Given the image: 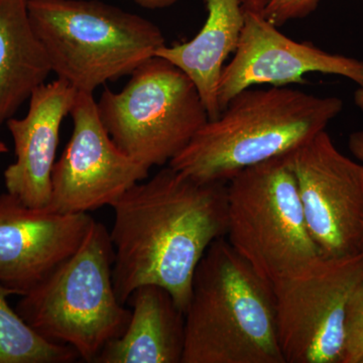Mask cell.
Listing matches in <instances>:
<instances>
[{
	"instance_id": "cell-1",
	"label": "cell",
	"mask_w": 363,
	"mask_h": 363,
	"mask_svg": "<svg viewBox=\"0 0 363 363\" xmlns=\"http://www.w3.org/2000/svg\"><path fill=\"white\" fill-rule=\"evenodd\" d=\"M112 281L128 304L143 285L168 290L186 313L196 269L227 233V184L203 183L171 166L138 182L113 204Z\"/></svg>"
},
{
	"instance_id": "cell-2",
	"label": "cell",
	"mask_w": 363,
	"mask_h": 363,
	"mask_svg": "<svg viewBox=\"0 0 363 363\" xmlns=\"http://www.w3.org/2000/svg\"><path fill=\"white\" fill-rule=\"evenodd\" d=\"M343 101L289 87L248 88L230 100L169 166L203 183H228L243 169L285 156L339 116Z\"/></svg>"
},
{
	"instance_id": "cell-3",
	"label": "cell",
	"mask_w": 363,
	"mask_h": 363,
	"mask_svg": "<svg viewBox=\"0 0 363 363\" xmlns=\"http://www.w3.org/2000/svg\"><path fill=\"white\" fill-rule=\"evenodd\" d=\"M185 333L182 363H285L272 283L225 238L196 269Z\"/></svg>"
},
{
	"instance_id": "cell-4",
	"label": "cell",
	"mask_w": 363,
	"mask_h": 363,
	"mask_svg": "<svg viewBox=\"0 0 363 363\" xmlns=\"http://www.w3.org/2000/svg\"><path fill=\"white\" fill-rule=\"evenodd\" d=\"M52 70L78 92L130 75L166 45L159 26L98 0H28Z\"/></svg>"
},
{
	"instance_id": "cell-5",
	"label": "cell",
	"mask_w": 363,
	"mask_h": 363,
	"mask_svg": "<svg viewBox=\"0 0 363 363\" xmlns=\"http://www.w3.org/2000/svg\"><path fill=\"white\" fill-rule=\"evenodd\" d=\"M111 234L93 221L76 252L33 290L16 311L42 337L95 362L107 343L128 328L131 310L119 302L113 281Z\"/></svg>"
},
{
	"instance_id": "cell-6",
	"label": "cell",
	"mask_w": 363,
	"mask_h": 363,
	"mask_svg": "<svg viewBox=\"0 0 363 363\" xmlns=\"http://www.w3.org/2000/svg\"><path fill=\"white\" fill-rule=\"evenodd\" d=\"M225 238L272 283L321 259L286 155L243 169L227 183Z\"/></svg>"
},
{
	"instance_id": "cell-7",
	"label": "cell",
	"mask_w": 363,
	"mask_h": 363,
	"mask_svg": "<svg viewBox=\"0 0 363 363\" xmlns=\"http://www.w3.org/2000/svg\"><path fill=\"white\" fill-rule=\"evenodd\" d=\"M97 107L117 147L147 169L169 164L209 121L194 83L159 56L138 67L123 90L105 89Z\"/></svg>"
},
{
	"instance_id": "cell-8",
	"label": "cell",
	"mask_w": 363,
	"mask_h": 363,
	"mask_svg": "<svg viewBox=\"0 0 363 363\" xmlns=\"http://www.w3.org/2000/svg\"><path fill=\"white\" fill-rule=\"evenodd\" d=\"M362 279L359 252L322 257L307 271L272 283L285 363L342 362L346 309Z\"/></svg>"
},
{
	"instance_id": "cell-9",
	"label": "cell",
	"mask_w": 363,
	"mask_h": 363,
	"mask_svg": "<svg viewBox=\"0 0 363 363\" xmlns=\"http://www.w3.org/2000/svg\"><path fill=\"white\" fill-rule=\"evenodd\" d=\"M309 233L322 257L362 252L363 164L339 152L326 130L286 154Z\"/></svg>"
},
{
	"instance_id": "cell-10",
	"label": "cell",
	"mask_w": 363,
	"mask_h": 363,
	"mask_svg": "<svg viewBox=\"0 0 363 363\" xmlns=\"http://www.w3.org/2000/svg\"><path fill=\"white\" fill-rule=\"evenodd\" d=\"M70 116L73 131L52 169L48 209L78 214L111 207L128 189L149 178L150 169L112 140L92 93L77 92Z\"/></svg>"
},
{
	"instance_id": "cell-11",
	"label": "cell",
	"mask_w": 363,
	"mask_h": 363,
	"mask_svg": "<svg viewBox=\"0 0 363 363\" xmlns=\"http://www.w3.org/2000/svg\"><path fill=\"white\" fill-rule=\"evenodd\" d=\"M311 73L342 76L363 86V61L290 39L262 13L245 11L240 45L219 81L221 111L241 91L257 85L305 84V76Z\"/></svg>"
},
{
	"instance_id": "cell-12",
	"label": "cell",
	"mask_w": 363,
	"mask_h": 363,
	"mask_svg": "<svg viewBox=\"0 0 363 363\" xmlns=\"http://www.w3.org/2000/svg\"><path fill=\"white\" fill-rule=\"evenodd\" d=\"M93 221L0 194V286L13 295L30 292L76 252Z\"/></svg>"
},
{
	"instance_id": "cell-13",
	"label": "cell",
	"mask_w": 363,
	"mask_h": 363,
	"mask_svg": "<svg viewBox=\"0 0 363 363\" xmlns=\"http://www.w3.org/2000/svg\"><path fill=\"white\" fill-rule=\"evenodd\" d=\"M77 92L61 79L45 83L28 100L26 116H13L6 123L16 161L4 171V185L7 192L28 206H49L60 128L70 114Z\"/></svg>"
},
{
	"instance_id": "cell-14",
	"label": "cell",
	"mask_w": 363,
	"mask_h": 363,
	"mask_svg": "<svg viewBox=\"0 0 363 363\" xmlns=\"http://www.w3.org/2000/svg\"><path fill=\"white\" fill-rule=\"evenodd\" d=\"M128 328L105 345L94 363H182L185 313L161 286L143 285L128 298Z\"/></svg>"
},
{
	"instance_id": "cell-15",
	"label": "cell",
	"mask_w": 363,
	"mask_h": 363,
	"mask_svg": "<svg viewBox=\"0 0 363 363\" xmlns=\"http://www.w3.org/2000/svg\"><path fill=\"white\" fill-rule=\"evenodd\" d=\"M207 18L194 39L164 45L156 56L178 67L194 83L209 121L221 114L219 81L226 60L238 50L245 26L242 0H205Z\"/></svg>"
},
{
	"instance_id": "cell-16",
	"label": "cell",
	"mask_w": 363,
	"mask_h": 363,
	"mask_svg": "<svg viewBox=\"0 0 363 363\" xmlns=\"http://www.w3.org/2000/svg\"><path fill=\"white\" fill-rule=\"evenodd\" d=\"M52 73L28 0H0V128Z\"/></svg>"
},
{
	"instance_id": "cell-17",
	"label": "cell",
	"mask_w": 363,
	"mask_h": 363,
	"mask_svg": "<svg viewBox=\"0 0 363 363\" xmlns=\"http://www.w3.org/2000/svg\"><path fill=\"white\" fill-rule=\"evenodd\" d=\"M13 295L0 286V363H71L77 351L37 333L7 302Z\"/></svg>"
},
{
	"instance_id": "cell-18",
	"label": "cell",
	"mask_w": 363,
	"mask_h": 363,
	"mask_svg": "<svg viewBox=\"0 0 363 363\" xmlns=\"http://www.w3.org/2000/svg\"><path fill=\"white\" fill-rule=\"evenodd\" d=\"M342 362L363 360V279L351 294L346 309Z\"/></svg>"
},
{
	"instance_id": "cell-19",
	"label": "cell",
	"mask_w": 363,
	"mask_h": 363,
	"mask_svg": "<svg viewBox=\"0 0 363 363\" xmlns=\"http://www.w3.org/2000/svg\"><path fill=\"white\" fill-rule=\"evenodd\" d=\"M319 0H267L262 16L276 26L307 18L316 11Z\"/></svg>"
},
{
	"instance_id": "cell-20",
	"label": "cell",
	"mask_w": 363,
	"mask_h": 363,
	"mask_svg": "<svg viewBox=\"0 0 363 363\" xmlns=\"http://www.w3.org/2000/svg\"><path fill=\"white\" fill-rule=\"evenodd\" d=\"M348 147L353 156L363 164V130L351 133L348 140Z\"/></svg>"
},
{
	"instance_id": "cell-21",
	"label": "cell",
	"mask_w": 363,
	"mask_h": 363,
	"mask_svg": "<svg viewBox=\"0 0 363 363\" xmlns=\"http://www.w3.org/2000/svg\"><path fill=\"white\" fill-rule=\"evenodd\" d=\"M133 2L143 9H150V11H157V9H168L173 6L179 0H128Z\"/></svg>"
},
{
	"instance_id": "cell-22",
	"label": "cell",
	"mask_w": 363,
	"mask_h": 363,
	"mask_svg": "<svg viewBox=\"0 0 363 363\" xmlns=\"http://www.w3.org/2000/svg\"><path fill=\"white\" fill-rule=\"evenodd\" d=\"M267 0H242V6L245 11H255V13H264Z\"/></svg>"
},
{
	"instance_id": "cell-23",
	"label": "cell",
	"mask_w": 363,
	"mask_h": 363,
	"mask_svg": "<svg viewBox=\"0 0 363 363\" xmlns=\"http://www.w3.org/2000/svg\"><path fill=\"white\" fill-rule=\"evenodd\" d=\"M354 102L358 108L363 111V86H359L355 91Z\"/></svg>"
},
{
	"instance_id": "cell-24",
	"label": "cell",
	"mask_w": 363,
	"mask_h": 363,
	"mask_svg": "<svg viewBox=\"0 0 363 363\" xmlns=\"http://www.w3.org/2000/svg\"><path fill=\"white\" fill-rule=\"evenodd\" d=\"M7 152H9V149H7L6 143L0 140V154H6Z\"/></svg>"
},
{
	"instance_id": "cell-25",
	"label": "cell",
	"mask_w": 363,
	"mask_h": 363,
	"mask_svg": "<svg viewBox=\"0 0 363 363\" xmlns=\"http://www.w3.org/2000/svg\"><path fill=\"white\" fill-rule=\"evenodd\" d=\"M363 253V236H362V252Z\"/></svg>"
},
{
	"instance_id": "cell-26",
	"label": "cell",
	"mask_w": 363,
	"mask_h": 363,
	"mask_svg": "<svg viewBox=\"0 0 363 363\" xmlns=\"http://www.w3.org/2000/svg\"><path fill=\"white\" fill-rule=\"evenodd\" d=\"M362 363H363V360H362Z\"/></svg>"
}]
</instances>
